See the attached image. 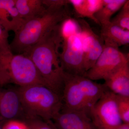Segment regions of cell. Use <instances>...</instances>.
Wrapping results in <instances>:
<instances>
[{
  "mask_svg": "<svg viewBox=\"0 0 129 129\" xmlns=\"http://www.w3.org/2000/svg\"><path fill=\"white\" fill-rule=\"evenodd\" d=\"M78 18H88L99 24L95 17L96 13L104 5V0H69Z\"/></svg>",
  "mask_w": 129,
  "mask_h": 129,
  "instance_id": "cell-15",
  "label": "cell"
},
{
  "mask_svg": "<svg viewBox=\"0 0 129 129\" xmlns=\"http://www.w3.org/2000/svg\"><path fill=\"white\" fill-rule=\"evenodd\" d=\"M117 129H129V124L123 123V124Z\"/></svg>",
  "mask_w": 129,
  "mask_h": 129,
  "instance_id": "cell-24",
  "label": "cell"
},
{
  "mask_svg": "<svg viewBox=\"0 0 129 129\" xmlns=\"http://www.w3.org/2000/svg\"><path fill=\"white\" fill-rule=\"evenodd\" d=\"M119 114L123 123L129 124V97L116 94Z\"/></svg>",
  "mask_w": 129,
  "mask_h": 129,
  "instance_id": "cell-19",
  "label": "cell"
},
{
  "mask_svg": "<svg viewBox=\"0 0 129 129\" xmlns=\"http://www.w3.org/2000/svg\"><path fill=\"white\" fill-rule=\"evenodd\" d=\"M76 21L79 28L84 67L86 72L94 66L101 54L104 42L101 37L95 33L85 20L78 18Z\"/></svg>",
  "mask_w": 129,
  "mask_h": 129,
  "instance_id": "cell-9",
  "label": "cell"
},
{
  "mask_svg": "<svg viewBox=\"0 0 129 129\" xmlns=\"http://www.w3.org/2000/svg\"><path fill=\"white\" fill-rule=\"evenodd\" d=\"M129 63V56L118 47L104 45V48L94 66L86 73L85 76L92 80L106 78L120 67Z\"/></svg>",
  "mask_w": 129,
  "mask_h": 129,
  "instance_id": "cell-8",
  "label": "cell"
},
{
  "mask_svg": "<svg viewBox=\"0 0 129 129\" xmlns=\"http://www.w3.org/2000/svg\"><path fill=\"white\" fill-rule=\"evenodd\" d=\"M60 24L23 54L32 60L45 85L62 97L64 72L59 57L62 41Z\"/></svg>",
  "mask_w": 129,
  "mask_h": 129,
  "instance_id": "cell-1",
  "label": "cell"
},
{
  "mask_svg": "<svg viewBox=\"0 0 129 129\" xmlns=\"http://www.w3.org/2000/svg\"><path fill=\"white\" fill-rule=\"evenodd\" d=\"M104 84L116 95L129 97V64L127 63L104 79Z\"/></svg>",
  "mask_w": 129,
  "mask_h": 129,
  "instance_id": "cell-13",
  "label": "cell"
},
{
  "mask_svg": "<svg viewBox=\"0 0 129 129\" xmlns=\"http://www.w3.org/2000/svg\"><path fill=\"white\" fill-rule=\"evenodd\" d=\"M108 89L104 84L64 72L62 109L83 112L90 116L91 109Z\"/></svg>",
  "mask_w": 129,
  "mask_h": 129,
  "instance_id": "cell-3",
  "label": "cell"
},
{
  "mask_svg": "<svg viewBox=\"0 0 129 129\" xmlns=\"http://www.w3.org/2000/svg\"><path fill=\"white\" fill-rule=\"evenodd\" d=\"M117 15L111 22L125 30H129V1L127 0Z\"/></svg>",
  "mask_w": 129,
  "mask_h": 129,
  "instance_id": "cell-18",
  "label": "cell"
},
{
  "mask_svg": "<svg viewBox=\"0 0 129 129\" xmlns=\"http://www.w3.org/2000/svg\"><path fill=\"white\" fill-rule=\"evenodd\" d=\"M24 22L17 9L15 0H0V23L6 30L16 33Z\"/></svg>",
  "mask_w": 129,
  "mask_h": 129,
  "instance_id": "cell-12",
  "label": "cell"
},
{
  "mask_svg": "<svg viewBox=\"0 0 129 129\" xmlns=\"http://www.w3.org/2000/svg\"><path fill=\"white\" fill-rule=\"evenodd\" d=\"M90 117L97 129H117L123 123L118 112L116 94L108 89L91 109Z\"/></svg>",
  "mask_w": 129,
  "mask_h": 129,
  "instance_id": "cell-7",
  "label": "cell"
},
{
  "mask_svg": "<svg viewBox=\"0 0 129 129\" xmlns=\"http://www.w3.org/2000/svg\"><path fill=\"white\" fill-rule=\"evenodd\" d=\"M17 89L25 114L24 120L36 117L46 122L53 120L61 110L62 97L45 86L35 85Z\"/></svg>",
  "mask_w": 129,
  "mask_h": 129,
  "instance_id": "cell-4",
  "label": "cell"
},
{
  "mask_svg": "<svg viewBox=\"0 0 129 129\" xmlns=\"http://www.w3.org/2000/svg\"><path fill=\"white\" fill-rule=\"evenodd\" d=\"M68 7L47 8L43 15L24 21L10 44L12 52L24 53L62 22L72 17Z\"/></svg>",
  "mask_w": 129,
  "mask_h": 129,
  "instance_id": "cell-2",
  "label": "cell"
},
{
  "mask_svg": "<svg viewBox=\"0 0 129 129\" xmlns=\"http://www.w3.org/2000/svg\"><path fill=\"white\" fill-rule=\"evenodd\" d=\"M13 84L19 87L45 85L30 58L23 53L0 52V86Z\"/></svg>",
  "mask_w": 129,
  "mask_h": 129,
  "instance_id": "cell-5",
  "label": "cell"
},
{
  "mask_svg": "<svg viewBox=\"0 0 129 129\" xmlns=\"http://www.w3.org/2000/svg\"><path fill=\"white\" fill-rule=\"evenodd\" d=\"M22 117L25 114L17 89L0 88V121Z\"/></svg>",
  "mask_w": 129,
  "mask_h": 129,
  "instance_id": "cell-10",
  "label": "cell"
},
{
  "mask_svg": "<svg viewBox=\"0 0 129 129\" xmlns=\"http://www.w3.org/2000/svg\"><path fill=\"white\" fill-rule=\"evenodd\" d=\"M50 122L52 126V127H53V129H58L56 127L55 125L53 124V122H52V120H50Z\"/></svg>",
  "mask_w": 129,
  "mask_h": 129,
  "instance_id": "cell-25",
  "label": "cell"
},
{
  "mask_svg": "<svg viewBox=\"0 0 129 129\" xmlns=\"http://www.w3.org/2000/svg\"><path fill=\"white\" fill-rule=\"evenodd\" d=\"M2 129H30L24 120L12 119L6 122L2 126Z\"/></svg>",
  "mask_w": 129,
  "mask_h": 129,
  "instance_id": "cell-22",
  "label": "cell"
},
{
  "mask_svg": "<svg viewBox=\"0 0 129 129\" xmlns=\"http://www.w3.org/2000/svg\"><path fill=\"white\" fill-rule=\"evenodd\" d=\"M52 121L58 129H97L89 115L79 111L62 109Z\"/></svg>",
  "mask_w": 129,
  "mask_h": 129,
  "instance_id": "cell-11",
  "label": "cell"
},
{
  "mask_svg": "<svg viewBox=\"0 0 129 129\" xmlns=\"http://www.w3.org/2000/svg\"><path fill=\"white\" fill-rule=\"evenodd\" d=\"M30 129H53L50 121H45L39 118L28 117L24 120Z\"/></svg>",
  "mask_w": 129,
  "mask_h": 129,
  "instance_id": "cell-20",
  "label": "cell"
},
{
  "mask_svg": "<svg viewBox=\"0 0 129 129\" xmlns=\"http://www.w3.org/2000/svg\"><path fill=\"white\" fill-rule=\"evenodd\" d=\"M101 36L104 45L119 47L128 45L129 43V30H125L111 22L101 25Z\"/></svg>",
  "mask_w": 129,
  "mask_h": 129,
  "instance_id": "cell-14",
  "label": "cell"
},
{
  "mask_svg": "<svg viewBox=\"0 0 129 129\" xmlns=\"http://www.w3.org/2000/svg\"><path fill=\"white\" fill-rule=\"evenodd\" d=\"M0 129H2V126L1 127V126H0Z\"/></svg>",
  "mask_w": 129,
  "mask_h": 129,
  "instance_id": "cell-26",
  "label": "cell"
},
{
  "mask_svg": "<svg viewBox=\"0 0 129 129\" xmlns=\"http://www.w3.org/2000/svg\"><path fill=\"white\" fill-rule=\"evenodd\" d=\"M8 31L0 23V52L6 53L12 51L8 42Z\"/></svg>",
  "mask_w": 129,
  "mask_h": 129,
  "instance_id": "cell-21",
  "label": "cell"
},
{
  "mask_svg": "<svg viewBox=\"0 0 129 129\" xmlns=\"http://www.w3.org/2000/svg\"><path fill=\"white\" fill-rule=\"evenodd\" d=\"M19 15L24 21L43 15L46 11L42 0H15Z\"/></svg>",
  "mask_w": 129,
  "mask_h": 129,
  "instance_id": "cell-16",
  "label": "cell"
},
{
  "mask_svg": "<svg viewBox=\"0 0 129 129\" xmlns=\"http://www.w3.org/2000/svg\"><path fill=\"white\" fill-rule=\"evenodd\" d=\"M62 51L59 57L63 72L85 76L79 28L76 21L67 19L60 25Z\"/></svg>",
  "mask_w": 129,
  "mask_h": 129,
  "instance_id": "cell-6",
  "label": "cell"
},
{
  "mask_svg": "<svg viewBox=\"0 0 129 129\" xmlns=\"http://www.w3.org/2000/svg\"><path fill=\"white\" fill-rule=\"evenodd\" d=\"M42 2L46 8H59L70 5L69 0H42Z\"/></svg>",
  "mask_w": 129,
  "mask_h": 129,
  "instance_id": "cell-23",
  "label": "cell"
},
{
  "mask_svg": "<svg viewBox=\"0 0 129 129\" xmlns=\"http://www.w3.org/2000/svg\"><path fill=\"white\" fill-rule=\"evenodd\" d=\"M127 0H104V5L96 13L95 17L101 25L111 22L114 14L120 10Z\"/></svg>",
  "mask_w": 129,
  "mask_h": 129,
  "instance_id": "cell-17",
  "label": "cell"
}]
</instances>
